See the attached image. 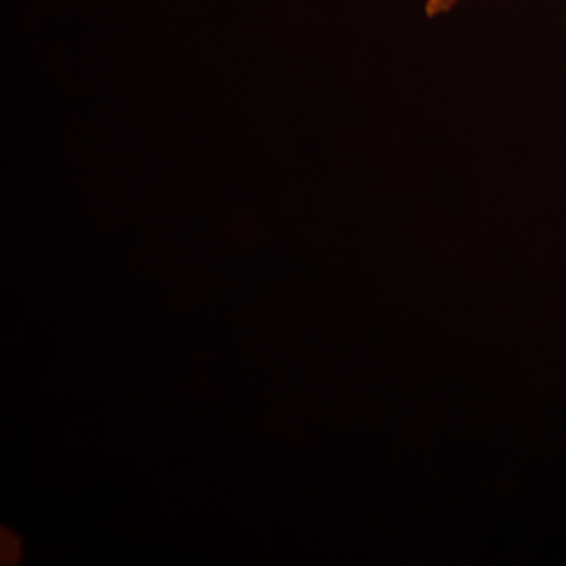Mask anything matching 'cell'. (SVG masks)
<instances>
[{"label": "cell", "mask_w": 566, "mask_h": 566, "mask_svg": "<svg viewBox=\"0 0 566 566\" xmlns=\"http://www.w3.org/2000/svg\"><path fill=\"white\" fill-rule=\"evenodd\" d=\"M457 3L458 0H428L424 13L430 18L441 17V14L452 10Z\"/></svg>", "instance_id": "cell-1"}]
</instances>
